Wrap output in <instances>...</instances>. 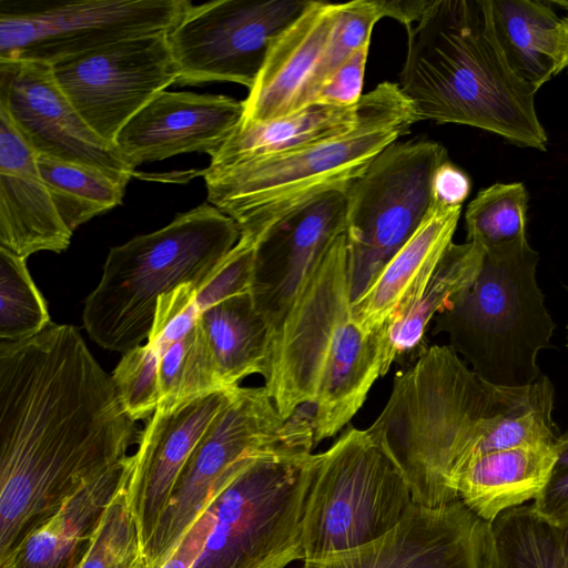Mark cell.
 Listing matches in <instances>:
<instances>
[{"instance_id": "6da1fadb", "label": "cell", "mask_w": 568, "mask_h": 568, "mask_svg": "<svg viewBox=\"0 0 568 568\" xmlns=\"http://www.w3.org/2000/svg\"><path fill=\"white\" fill-rule=\"evenodd\" d=\"M112 376L78 329L0 342V564L138 443Z\"/></svg>"}, {"instance_id": "7a4b0ae2", "label": "cell", "mask_w": 568, "mask_h": 568, "mask_svg": "<svg viewBox=\"0 0 568 568\" xmlns=\"http://www.w3.org/2000/svg\"><path fill=\"white\" fill-rule=\"evenodd\" d=\"M534 392L535 383L490 385L448 345H433L396 374L369 428L404 471L413 501L438 507L458 499L456 481L475 458L508 448L511 417Z\"/></svg>"}, {"instance_id": "3957f363", "label": "cell", "mask_w": 568, "mask_h": 568, "mask_svg": "<svg viewBox=\"0 0 568 568\" xmlns=\"http://www.w3.org/2000/svg\"><path fill=\"white\" fill-rule=\"evenodd\" d=\"M407 33L398 85L419 121L474 126L520 148L547 149L537 90L507 64L485 0H433Z\"/></svg>"}, {"instance_id": "277c9868", "label": "cell", "mask_w": 568, "mask_h": 568, "mask_svg": "<svg viewBox=\"0 0 568 568\" xmlns=\"http://www.w3.org/2000/svg\"><path fill=\"white\" fill-rule=\"evenodd\" d=\"M375 333L352 316L345 233L331 245L271 344L265 388L284 418L312 405L315 444L341 432L382 376Z\"/></svg>"}, {"instance_id": "5b68a950", "label": "cell", "mask_w": 568, "mask_h": 568, "mask_svg": "<svg viewBox=\"0 0 568 568\" xmlns=\"http://www.w3.org/2000/svg\"><path fill=\"white\" fill-rule=\"evenodd\" d=\"M368 111L351 133L298 150L227 166H207V203L230 216L256 244L290 214L336 192H347L373 160L418 118L398 83L369 92Z\"/></svg>"}, {"instance_id": "8992f818", "label": "cell", "mask_w": 568, "mask_h": 568, "mask_svg": "<svg viewBox=\"0 0 568 568\" xmlns=\"http://www.w3.org/2000/svg\"><path fill=\"white\" fill-rule=\"evenodd\" d=\"M240 236L230 216L202 203L160 230L112 247L84 303L90 337L123 354L142 345L151 334L159 298L182 284L200 288Z\"/></svg>"}, {"instance_id": "52a82bcc", "label": "cell", "mask_w": 568, "mask_h": 568, "mask_svg": "<svg viewBox=\"0 0 568 568\" xmlns=\"http://www.w3.org/2000/svg\"><path fill=\"white\" fill-rule=\"evenodd\" d=\"M538 261L527 237L486 251L475 281L433 318V334H446L490 385L523 388L541 376L537 359L551 346L555 322L537 282Z\"/></svg>"}, {"instance_id": "ba28073f", "label": "cell", "mask_w": 568, "mask_h": 568, "mask_svg": "<svg viewBox=\"0 0 568 568\" xmlns=\"http://www.w3.org/2000/svg\"><path fill=\"white\" fill-rule=\"evenodd\" d=\"M304 408L284 418L265 387H236L180 473L142 550L141 568H160L216 495L250 464L311 454L316 446L312 408Z\"/></svg>"}, {"instance_id": "9c48e42d", "label": "cell", "mask_w": 568, "mask_h": 568, "mask_svg": "<svg viewBox=\"0 0 568 568\" xmlns=\"http://www.w3.org/2000/svg\"><path fill=\"white\" fill-rule=\"evenodd\" d=\"M404 471L368 427L348 425L318 459L302 518L303 561L367 545L413 504Z\"/></svg>"}, {"instance_id": "30bf717a", "label": "cell", "mask_w": 568, "mask_h": 568, "mask_svg": "<svg viewBox=\"0 0 568 568\" xmlns=\"http://www.w3.org/2000/svg\"><path fill=\"white\" fill-rule=\"evenodd\" d=\"M318 454L260 458L211 503L214 523L192 568H286L304 560L302 518Z\"/></svg>"}, {"instance_id": "8fae6325", "label": "cell", "mask_w": 568, "mask_h": 568, "mask_svg": "<svg viewBox=\"0 0 568 568\" xmlns=\"http://www.w3.org/2000/svg\"><path fill=\"white\" fill-rule=\"evenodd\" d=\"M447 160L438 142L396 141L349 186L345 237L352 303L418 229L434 202V175Z\"/></svg>"}, {"instance_id": "7c38bea8", "label": "cell", "mask_w": 568, "mask_h": 568, "mask_svg": "<svg viewBox=\"0 0 568 568\" xmlns=\"http://www.w3.org/2000/svg\"><path fill=\"white\" fill-rule=\"evenodd\" d=\"M187 0H0V60L54 63L118 41L169 33Z\"/></svg>"}, {"instance_id": "4fadbf2b", "label": "cell", "mask_w": 568, "mask_h": 568, "mask_svg": "<svg viewBox=\"0 0 568 568\" xmlns=\"http://www.w3.org/2000/svg\"><path fill=\"white\" fill-rule=\"evenodd\" d=\"M310 0H215L186 8L168 33L178 84L253 87L271 45Z\"/></svg>"}, {"instance_id": "5bb4252c", "label": "cell", "mask_w": 568, "mask_h": 568, "mask_svg": "<svg viewBox=\"0 0 568 568\" xmlns=\"http://www.w3.org/2000/svg\"><path fill=\"white\" fill-rule=\"evenodd\" d=\"M51 65L77 112L113 145L131 118L179 80L168 33L118 41Z\"/></svg>"}, {"instance_id": "9a60e30c", "label": "cell", "mask_w": 568, "mask_h": 568, "mask_svg": "<svg viewBox=\"0 0 568 568\" xmlns=\"http://www.w3.org/2000/svg\"><path fill=\"white\" fill-rule=\"evenodd\" d=\"M0 108L37 155L92 166L124 184L134 175L135 169L118 148L77 112L50 63L0 60Z\"/></svg>"}, {"instance_id": "2e32d148", "label": "cell", "mask_w": 568, "mask_h": 568, "mask_svg": "<svg viewBox=\"0 0 568 568\" xmlns=\"http://www.w3.org/2000/svg\"><path fill=\"white\" fill-rule=\"evenodd\" d=\"M346 193L328 194L290 214L255 244L250 294L267 323L271 344L333 242L345 233Z\"/></svg>"}, {"instance_id": "e0dca14e", "label": "cell", "mask_w": 568, "mask_h": 568, "mask_svg": "<svg viewBox=\"0 0 568 568\" xmlns=\"http://www.w3.org/2000/svg\"><path fill=\"white\" fill-rule=\"evenodd\" d=\"M486 525L460 499L438 507L413 503L383 537L303 561V568H481Z\"/></svg>"}, {"instance_id": "ac0fdd59", "label": "cell", "mask_w": 568, "mask_h": 568, "mask_svg": "<svg viewBox=\"0 0 568 568\" xmlns=\"http://www.w3.org/2000/svg\"><path fill=\"white\" fill-rule=\"evenodd\" d=\"M235 388L200 396L170 409L156 408L139 435L126 494L142 550L184 465Z\"/></svg>"}, {"instance_id": "d6986e66", "label": "cell", "mask_w": 568, "mask_h": 568, "mask_svg": "<svg viewBox=\"0 0 568 568\" xmlns=\"http://www.w3.org/2000/svg\"><path fill=\"white\" fill-rule=\"evenodd\" d=\"M343 3L311 1L273 42L243 104V122H266L314 103Z\"/></svg>"}, {"instance_id": "ffe728a7", "label": "cell", "mask_w": 568, "mask_h": 568, "mask_svg": "<svg viewBox=\"0 0 568 568\" xmlns=\"http://www.w3.org/2000/svg\"><path fill=\"white\" fill-rule=\"evenodd\" d=\"M242 101L164 90L119 132L114 145L133 169L174 155L217 152L243 118Z\"/></svg>"}, {"instance_id": "44dd1931", "label": "cell", "mask_w": 568, "mask_h": 568, "mask_svg": "<svg viewBox=\"0 0 568 568\" xmlns=\"http://www.w3.org/2000/svg\"><path fill=\"white\" fill-rule=\"evenodd\" d=\"M40 173L37 153L0 108V247L27 258L71 243Z\"/></svg>"}, {"instance_id": "7402d4cb", "label": "cell", "mask_w": 568, "mask_h": 568, "mask_svg": "<svg viewBox=\"0 0 568 568\" xmlns=\"http://www.w3.org/2000/svg\"><path fill=\"white\" fill-rule=\"evenodd\" d=\"M133 455L70 497L2 562L8 568H79L105 509L129 483Z\"/></svg>"}, {"instance_id": "603a6c76", "label": "cell", "mask_w": 568, "mask_h": 568, "mask_svg": "<svg viewBox=\"0 0 568 568\" xmlns=\"http://www.w3.org/2000/svg\"><path fill=\"white\" fill-rule=\"evenodd\" d=\"M486 251L475 242H452L435 267L426 271L405 294L384 326L375 332L384 376L396 361L422 347L433 318L477 277Z\"/></svg>"}, {"instance_id": "cb8c5ba5", "label": "cell", "mask_w": 568, "mask_h": 568, "mask_svg": "<svg viewBox=\"0 0 568 568\" xmlns=\"http://www.w3.org/2000/svg\"><path fill=\"white\" fill-rule=\"evenodd\" d=\"M556 460L554 444L520 446L475 458L456 481L458 499L485 523L535 499Z\"/></svg>"}, {"instance_id": "d4e9b609", "label": "cell", "mask_w": 568, "mask_h": 568, "mask_svg": "<svg viewBox=\"0 0 568 568\" xmlns=\"http://www.w3.org/2000/svg\"><path fill=\"white\" fill-rule=\"evenodd\" d=\"M462 207L433 202L423 222L382 270L368 290L352 303V316L366 334L381 329L405 294L436 266L453 242Z\"/></svg>"}, {"instance_id": "484cf974", "label": "cell", "mask_w": 568, "mask_h": 568, "mask_svg": "<svg viewBox=\"0 0 568 568\" xmlns=\"http://www.w3.org/2000/svg\"><path fill=\"white\" fill-rule=\"evenodd\" d=\"M369 92L352 106L311 104L288 116L266 122L241 121L210 166H227L247 160L303 149L353 132L366 115Z\"/></svg>"}, {"instance_id": "4316f807", "label": "cell", "mask_w": 568, "mask_h": 568, "mask_svg": "<svg viewBox=\"0 0 568 568\" xmlns=\"http://www.w3.org/2000/svg\"><path fill=\"white\" fill-rule=\"evenodd\" d=\"M494 36L511 71L537 91L556 73L560 17L541 0H485Z\"/></svg>"}, {"instance_id": "83f0119b", "label": "cell", "mask_w": 568, "mask_h": 568, "mask_svg": "<svg viewBox=\"0 0 568 568\" xmlns=\"http://www.w3.org/2000/svg\"><path fill=\"white\" fill-rule=\"evenodd\" d=\"M224 389L267 371L271 333L248 292L203 310L197 317Z\"/></svg>"}, {"instance_id": "f1b7e54d", "label": "cell", "mask_w": 568, "mask_h": 568, "mask_svg": "<svg viewBox=\"0 0 568 568\" xmlns=\"http://www.w3.org/2000/svg\"><path fill=\"white\" fill-rule=\"evenodd\" d=\"M481 568H568V555L556 527L523 505L487 523Z\"/></svg>"}, {"instance_id": "f546056e", "label": "cell", "mask_w": 568, "mask_h": 568, "mask_svg": "<svg viewBox=\"0 0 568 568\" xmlns=\"http://www.w3.org/2000/svg\"><path fill=\"white\" fill-rule=\"evenodd\" d=\"M37 161L53 204L71 232L122 204L126 184L108 173L45 155H37Z\"/></svg>"}, {"instance_id": "4dcf8cb0", "label": "cell", "mask_w": 568, "mask_h": 568, "mask_svg": "<svg viewBox=\"0 0 568 568\" xmlns=\"http://www.w3.org/2000/svg\"><path fill=\"white\" fill-rule=\"evenodd\" d=\"M160 403L156 408L176 405L223 388L206 338L196 320L193 327L172 344L159 362Z\"/></svg>"}, {"instance_id": "1f68e13d", "label": "cell", "mask_w": 568, "mask_h": 568, "mask_svg": "<svg viewBox=\"0 0 568 568\" xmlns=\"http://www.w3.org/2000/svg\"><path fill=\"white\" fill-rule=\"evenodd\" d=\"M527 209L528 193L521 182L481 190L465 213L467 241L488 251L526 237Z\"/></svg>"}, {"instance_id": "d6a6232c", "label": "cell", "mask_w": 568, "mask_h": 568, "mask_svg": "<svg viewBox=\"0 0 568 568\" xmlns=\"http://www.w3.org/2000/svg\"><path fill=\"white\" fill-rule=\"evenodd\" d=\"M26 260L0 247V342L33 337L51 323Z\"/></svg>"}, {"instance_id": "836d02e7", "label": "cell", "mask_w": 568, "mask_h": 568, "mask_svg": "<svg viewBox=\"0 0 568 568\" xmlns=\"http://www.w3.org/2000/svg\"><path fill=\"white\" fill-rule=\"evenodd\" d=\"M123 486L104 511L79 568H141L142 545Z\"/></svg>"}, {"instance_id": "e575fe53", "label": "cell", "mask_w": 568, "mask_h": 568, "mask_svg": "<svg viewBox=\"0 0 568 568\" xmlns=\"http://www.w3.org/2000/svg\"><path fill=\"white\" fill-rule=\"evenodd\" d=\"M158 352L148 343L123 354L112 379L126 413L136 422L151 417L161 398Z\"/></svg>"}, {"instance_id": "d590c367", "label": "cell", "mask_w": 568, "mask_h": 568, "mask_svg": "<svg viewBox=\"0 0 568 568\" xmlns=\"http://www.w3.org/2000/svg\"><path fill=\"white\" fill-rule=\"evenodd\" d=\"M255 244L240 236L236 245L199 288L195 305L200 313L229 297L250 291Z\"/></svg>"}, {"instance_id": "8d00e7d4", "label": "cell", "mask_w": 568, "mask_h": 568, "mask_svg": "<svg viewBox=\"0 0 568 568\" xmlns=\"http://www.w3.org/2000/svg\"><path fill=\"white\" fill-rule=\"evenodd\" d=\"M197 290L199 286L193 283L182 284L159 298L146 343L160 357L195 324L200 314L195 305Z\"/></svg>"}, {"instance_id": "74e56055", "label": "cell", "mask_w": 568, "mask_h": 568, "mask_svg": "<svg viewBox=\"0 0 568 568\" xmlns=\"http://www.w3.org/2000/svg\"><path fill=\"white\" fill-rule=\"evenodd\" d=\"M556 460L549 478L534 499L535 511L559 528L568 523V432L555 442Z\"/></svg>"}, {"instance_id": "f35d334b", "label": "cell", "mask_w": 568, "mask_h": 568, "mask_svg": "<svg viewBox=\"0 0 568 568\" xmlns=\"http://www.w3.org/2000/svg\"><path fill=\"white\" fill-rule=\"evenodd\" d=\"M368 51L369 43L356 50L324 84L313 104L356 105L363 97Z\"/></svg>"}, {"instance_id": "ab89813d", "label": "cell", "mask_w": 568, "mask_h": 568, "mask_svg": "<svg viewBox=\"0 0 568 568\" xmlns=\"http://www.w3.org/2000/svg\"><path fill=\"white\" fill-rule=\"evenodd\" d=\"M214 523L211 506L197 518L160 568H192L201 556Z\"/></svg>"}, {"instance_id": "60d3db41", "label": "cell", "mask_w": 568, "mask_h": 568, "mask_svg": "<svg viewBox=\"0 0 568 568\" xmlns=\"http://www.w3.org/2000/svg\"><path fill=\"white\" fill-rule=\"evenodd\" d=\"M471 190L469 175L447 160L436 171L433 180V200L449 207H462Z\"/></svg>"}, {"instance_id": "b9f144b4", "label": "cell", "mask_w": 568, "mask_h": 568, "mask_svg": "<svg viewBox=\"0 0 568 568\" xmlns=\"http://www.w3.org/2000/svg\"><path fill=\"white\" fill-rule=\"evenodd\" d=\"M381 18H392L407 32L422 19L433 0H374Z\"/></svg>"}, {"instance_id": "7bdbcfd3", "label": "cell", "mask_w": 568, "mask_h": 568, "mask_svg": "<svg viewBox=\"0 0 568 568\" xmlns=\"http://www.w3.org/2000/svg\"><path fill=\"white\" fill-rule=\"evenodd\" d=\"M554 7L566 13L560 17L557 30L556 73L568 70V0H550Z\"/></svg>"}, {"instance_id": "ee69618b", "label": "cell", "mask_w": 568, "mask_h": 568, "mask_svg": "<svg viewBox=\"0 0 568 568\" xmlns=\"http://www.w3.org/2000/svg\"><path fill=\"white\" fill-rule=\"evenodd\" d=\"M557 535L560 541V545L562 547V550L566 555H568V523L564 525L562 527L557 528Z\"/></svg>"}, {"instance_id": "f6af8a7d", "label": "cell", "mask_w": 568, "mask_h": 568, "mask_svg": "<svg viewBox=\"0 0 568 568\" xmlns=\"http://www.w3.org/2000/svg\"><path fill=\"white\" fill-rule=\"evenodd\" d=\"M567 347H568V335H567Z\"/></svg>"}, {"instance_id": "bcb514c9", "label": "cell", "mask_w": 568, "mask_h": 568, "mask_svg": "<svg viewBox=\"0 0 568 568\" xmlns=\"http://www.w3.org/2000/svg\"><path fill=\"white\" fill-rule=\"evenodd\" d=\"M0 568H8V567H0Z\"/></svg>"}, {"instance_id": "7dc6e473", "label": "cell", "mask_w": 568, "mask_h": 568, "mask_svg": "<svg viewBox=\"0 0 568 568\" xmlns=\"http://www.w3.org/2000/svg\"><path fill=\"white\" fill-rule=\"evenodd\" d=\"M567 328H568V326H567Z\"/></svg>"}]
</instances>
